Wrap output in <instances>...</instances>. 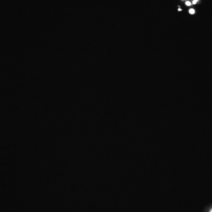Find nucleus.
I'll list each match as a JSON object with an SVG mask.
<instances>
[{"label": "nucleus", "mask_w": 212, "mask_h": 212, "mask_svg": "<svg viewBox=\"0 0 212 212\" xmlns=\"http://www.w3.org/2000/svg\"><path fill=\"white\" fill-rule=\"evenodd\" d=\"M189 12L190 14H195V10H194V9H193V8L190 9V10H189Z\"/></svg>", "instance_id": "nucleus-1"}, {"label": "nucleus", "mask_w": 212, "mask_h": 212, "mask_svg": "<svg viewBox=\"0 0 212 212\" xmlns=\"http://www.w3.org/2000/svg\"><path fill=\"white\" fill-rule=\"evenodd\" d=\"M198 1V0H194L193 1V4H196V2Z\"/></svg>", "instance_id": "nucleus-3"}, {"label": "nucleus", "mask_w": 212, "mask_h": 212, "mask_svg": "<svg viewBox=\"0 0 212 212\" xmlns=\"http://www.w3.org/2000/svg\"><path fill=\"white\" fill-rule=\"evenodd\" d=\"M186 6H191V2H189V1H187V2H186Z\"/></svg>", "instance_id": "nucleus-2"}, {"label": "nucleus", "mask_w": 212, "mask_h": 212, "mask_svg": "<svg viewBox=\"0 0 212 212\" xmlns=\"http://www.w3.org/2000/svg\"><path fill=\"white\" fill-rule=\"evenodd\" d=\"M212 212V210H211V212Z\"/></svg>", "instance_id": "nucleus-5"}, {"label": "nucleus", "mask_w": 212, "mask_h": 212, "mask_svg": "<svg viewBox=\"0 0 212 212\" xmlns=\"http://www.w3.org/2000/svg\"><path fill=\"white\" fill-rule=\"evenodd\" d=\"M178 11H181V10H181V9H180V8H179V9H178Z\"/></svg>", "instance_id": "nucleus-4"}]
</instances>
